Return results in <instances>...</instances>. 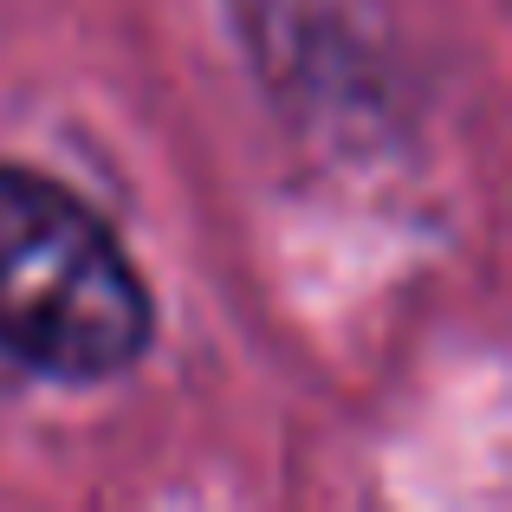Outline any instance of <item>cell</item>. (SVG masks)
Listing matches in <instances>:
<instances>
[{
    "label": "cell",
    "mask_w": 512,
    "mask_h": 512,
    "mask_svg": "<svg viewBox=\"0 0 512 512\" xmlns=\"http://www.w3.org/2000/svg\"><path fill=\"white\" fill-rule=\"evenodd\" d=\"M150 325V292L111 227L52 175L0 169V350L98 383L143 357Z\"/></svg>",
    "instance_id": "6da1fadb"
}]
</instances>
